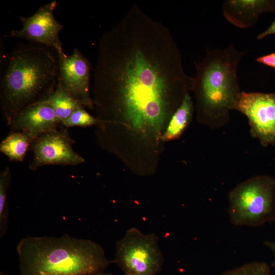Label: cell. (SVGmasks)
<instances>
[{"mask_svg": "<svg viewBox=\"0 0 275 275\" xmlns=\"http://www.w3.org/2000/svg\"><path fill=\"white\" fill-rule=\"evenodd\" d=\"M93 80L92 100L100 113L158 137L192 90L194 77L184 72L169 30L133 5L100 38Z\"/></svg>", "mask_w": 275, "mask_h": 275, "instance_id": "1", "label": "cell"}, {"mask_svg": "<svg viewBox=\"0 0 275 275\" xmlns=\"http://www.w3.org/2000/svg\"><path fill=\"white\" fill-rule=\"evenodd\" d=\"M7 67L0 84V107L9 125L29 105L44 100L59 79V62L56 51L29 42L18 44L8 54Z\"/></svg>", "mask_w": 275, "mask_h": 275, "instance_id": "2", "label": "cell"}, {"mask_svg": "<svg viewBox=\"0 0 275 275\" xmlns=\"http://www.w3.org/2000/svg\"><path fill=\"white\" fill-rule=\"evenodd\" d=\"M16 252L19 275H93L113 262L97 243L66 234L23 238Z\"/></svg>", "mask_w": 275, "mask_h": 275, "instance_id": "3", "label": "cell"}, {"mask_svg": "<svg viewBox=\"0 0 275 275\" xmlns=\"http://www.w3.org/2000/svg\"><path fill=\"white\" fill-rule=\"evenodd\" d=\"M246 53L231 44L225 48L208 49L203 59L195 62L192 90L199 117L211 129L221 128L229 120L241 92L238 68Z\"/></svg>", "mask_w": 275, "mask_h": 275, "instance_id": "4", "label": "cell"}, {"mask_svg": "<svg viewBox=\"0 0 275 275\" xmlns=\"http://www.w3.org/2000/svg\"><path fill=\"white\" fill-rule=\"evenodd\" d=\"M228 213L236 226L259 227L275 222V178L260 175L237 185L228 195Z\"/></svg>", "mask_w": 275, "mask_h": 275, "instance_id": "5", "label": "cell"}, {"mask_svg": "<svg viewBox=\"0 0 275 275\" xmlns=\"http://www.w3.org/2000/svg\"><path fill=\"white\" fill-rule=\"evenodd\" d=\"M163 262L159 238L154 233L145 234L132 227L116 243L113 262L125 274L156 275Z\"/></svg>", "mask_w": 275, "mask_h": 275, "instance_id": "6", "label": "cell"}, {"mask_svg": "<svg viewBox=\"0 0 275 275\" xmlns=\"http://www.w3.org/2000/svg\"><path fill=\"white\" fill-rule=\"evenodd\" d=\"M234 110L247 118L252 136L261 146H275V92L241 91Z\"/></svg>", "mask_w": 275, "mask_h": 275, "instance_id": "7", "label": "cell"}, {"mask_svg": "<svg viewBox=\"0 0 275 275\" xmlns=\"http://www.w3.org/2000/svg\"><path fill=\"white\" fill-rule=\"evenodd\" d=\"M74 143L66 129L44 133L32 143L33 156L30 169L35 171L47 165L76 166L84 162V158L74 151Z\"/></svg>", "mask_w": 275, "mask_h": 275, "instance_id": "8", "label": "cell"}, {"mask_svg": "<svg viewBox=\"0 0 275 275\" xmlns=\"http://www.w3.org/2000/svg\"><path fill=\"white\" fill-rule=\"evenodd\" d=\"M57 6L54 0L41 6L30 16L19 17L22 28L13 30L4 37L23 39L51 48L57 53L63 51L59 38L63 26L54 16Z\"/></svg>", "mask_w": 275, "mask_h": 275, "instance_id": "9", "label": "cell"}, {"mask_svg": "<svg viewBox=\"0 0 275 275\" xmlns=\"http://www.w3.org/2000/svg\"><path fill=\"white\" fill-rule=\"evenodd\" d=\"M59 62L58 82L85 107L94 108L90 94L91 64L77 48L67 55L57 53Z\"/></svg>", "mask_w": 275, "mask_h": 275, "instance_id": "10", "label": "cell"}, {"mask_svg": "<svg viewBox=\"0 0 275 275\" xmlns=\"http://www.w3.org/2000/svg\"><path fill=\"white\" fill-rule=\"evenodd\" d=\"M9 125L13 131L25 133L35 140L44 133L58 129L61 124L51 105L42 100L22 109Z\"/></svg>", "mask_w": 275, "mask_h": 275, "instance_id": "11", "label": "cell"}, {"mask_svg": "<svg viewBox=\"0 0 275 275\" xmlns=\"http://www.w3.org/2000/svg\"><path fill=\"white\" fill-rule=\"evenodd\" d=\"M225 18L240 29L253 26L264 13H275V0H226L222 6Z\"/></svg>", "mask_w": 275, "mask_h": 275, "instance_id": "12", "label": "cell"}, {"mask_svg": "<svg viewBox=\"0 0 275 275\" xmlns=\"http://www.w3.org/2000/svg\"><path fill=\"white\" fill-rule=\"evenodd\" d=\"M193 112V102L188 93L172 115L166 131L161 136V140L169 141L179 138L189 124Z\"/></svg>", "mask_w": 275, "mask_h": 275, "instance_id": "13", "label": "cell"}, {"mask_svg": "<svg viewBox=\"0 0 275 275\" xmlns=\"http://www.w3.org/2000/svg\"><path fill=\"white\" fill-rule=\"evenodd\" d=\"M44 100L51 105L61 124L76 108L84 106L58 81L55 88Z\"/></svg>", "mask_w": 275, "mask_h": 275, "instance_id": "14", "label": "cell"}, {"mask_svg": "<svg viewBox=\"0 0 275 275\" xmlns=\"http://www.w3.org/2000/svg\"><path fill=\"white\" fill-rule=\"evenodd\" d=\"M34 141L25 133L12 131L1 142L0 151L11 161L21 162Z\"/></svg>", "mask_w": 275, "mask_h": 275, "instance_id": "15", "label": "cell"}, {"mask_svg": "<svg viewBox=\"0 0 275 275\" xmlns=\"http://www.w3.org/2000/svg\"><path fill=\"white\" fill-rule=\"evenodd\" d=\"M11 180L10 168L5 167L0 173V237L7 232L8 225L7 193Z\"/></svg>", "mask_w": 275, "mask_h": 275, "instance_id": "16", "label": "cell"}, {"mask_svg": "<svg viewBox=\"0 0 275 275\" xmlns=\"http://www.w3.org/2000/svg\"><path fill=\"white\" fill-rule=\"evenodd\" d=\"M101 121L91 115L86 111L84 106L76 108L70 116L61 123V125L68 128L78 126L86 127L97 124H101Z\"/></svg>", "mask_w": 275, "mask_h": 275, "instance_id": "17", "label": "cell"}, {"mask_svg": "<svg viewBox=\"0 0 275 275\" xmlns=\"http://www.w3.org/2000/svg\"><path fill=\"white\" fill-rule=\"evenodd\" d=\"M220 275H271L269 264L264 262L253 261L227 270Z\"/></svg>", "mask_w": 275, "mask_h": 275, "instance_id": "18", "label": "cell"}, {"mask_svg": "<svg viewBox=\"0 0 275 275\" xmlns=\"http://www.w3.org/2000/svg\"><path fill=\"white\" fill-rule=\"evenodd\" d=\"M256 61L260 64L275 69V52H272L256 59Z\"/></svg>", "mask_w": 275, "mask_h": 275, "instance_id": "19", "label": "cell"}, {"mask_svg": "<svg viewBox=\"0 0 275 275\" xmlns=\"http://www.w3.org/2000/svg\"><path fill=\"white\" fill-rule=\"evenodd\" d=\"M275 34V20L265 31L260 33L257 37L258 40H262L266 37Z\"/></svg>", "mask_w": 275, "mask_h": 275, "instance_id": "20", "label": "cell"}, {"mask_svg": "<svg viewBox=\"0 0 275 275\" xmlns=\"http://www.w3.org/2000/svg\"><path fill=\"white\" fill-rule=\"evenodd\" d=\"M264 244L272 251L275 258V241H265L264 242ZM272 265L275 266V259Z\"/></svg>", "mask_w": 275, "mask_h": 275, "instance_id": "21", "label": "cell"}, {"mask_svg": "<svg viewBox=\"0 0 275 275\" xmlns=\"http://www.w3.org/2000/svg\"><path fill=\"white\" fill-rule=\"evenodd\" d=\"M93 275H114V274L110 272H105L104 271V272H99V273L94 274Z\"/></svg>", "mask_w": 275, "mask_h": 275, "instance_id": "22", "label": "cell"}, {"mask_svg": "<svg viewBox=\"0 0 275 275\" xmlns=\"http://www.w3.org/2000/svg\"><path fill=\"white\" fill-rule=\"evenodd\" d=\"M0 275H6V274H5V273L3 272H1Z\"/></svg>", "mask_w": 275, "mask_h": 275, "instance_id": "23", "label": "cell"}, {"mask_svg": "<svg viewBox=\"0 0 275 275\" xmlns=\"http://www.w3.org/2000/svg\"><path fill=\"white\" fill-rule=\"evenodd\" d=\"M125 275H134V274H125Z\"/></svg>", "mask_w": 275, "mask_h": 275, "instance_id": "24", "label": "cell"}]
</instances>
